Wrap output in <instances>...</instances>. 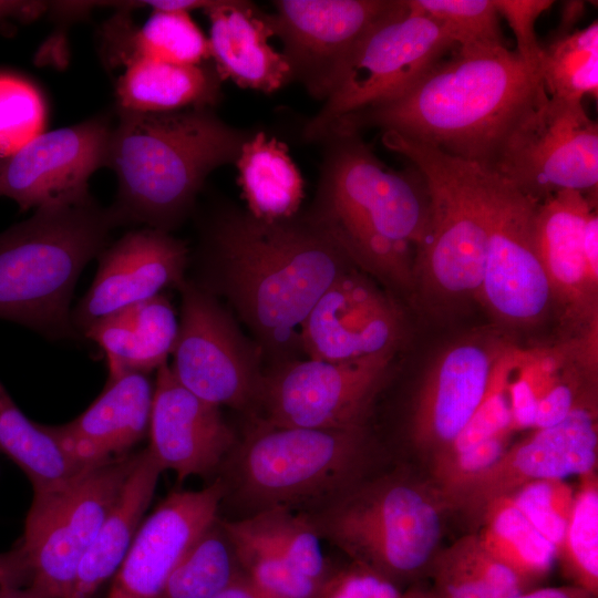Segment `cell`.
Segmentation results:
<instances>
[{
    "label": "cell",
    "mask_w": 598,
    "mask_h": 598,
    "mask_svg": "<svg viewBox=\"0 0 598 598\" xmlns=\"http://www.w3.org/2000/svg\"><path fill=\"white\" fill-rule=\"evenodd\" d=\"M99 267L87 292L71 312L82 336L100 319L152 299L167 287H181L188 260L184 241L155 228L133 229L97 256Z\"/></svg>",
    "instance_id": "cell-18"
},
{
    "label": "cell",
    "mask_w": 598,
    "mask_h": 598,
    "mask_svg": "<svg viewBox=\"0 0 598 598\" xmlns=\"http://www.w3.org/2000/svg\"><path fill=\"white\" fill-rule=\"evenodd\" d=\"M517 598H597V596L576 585L545 587L524 591Z\"/></svg>",
    "instance_id": "cell-50"
},
{
    "label": "cell",
    "mask_w": 598,
    "mask_h": 598,
    "mask_svg": "<svg viewBox=\"0 0 598 598\" xmlns=\"http://www.w3.org/2000/svg\"><path fill=\"white\" fill-rule=\"evenodd\" d=\"M509 434L497 435L465 451L432 455L434 492L440 502L492 467L509 446Z\"/></svg>",
    "instance_id": "cell-43"
},
{
    "label": "cell",
    "mask_w": 598,
    "mask_h": 598,
    "mask_svg": "<svg viewBox=\"0 0 598 598\" xmlns=\"http://www.w3.org/2000/svg\"><path fill=\"white\" fill-rule=\"evenodd\" d=\"M394 580L365 566L351 567L330 574L316 598H403Z\"/></svg>",
    "instance_id": "cell-44"
},
{
    "label": "cell",
    "mask_w": 598,
    "mask_h": 598,
    "mask_svg": "<svg viewBox=\"0 0 598 598\" xmlns=\"http://www.w3.org/2000/svg\"><path fill=\"white\" fill-rule=\"evenodd\" d=\"M206 252L214 282L270 351L300 347L303 320L351 261L311 217L268 223L248 213L217 218Z\"/></svg>",
    "instance_id": "cell-2"
},
{
    "label": "cell",
    "mask_w": 598,
    "mask_h": 598,
    "mask_svg": "<svg viewBox=\"0 0 598 598\" xmlns=\"http://www.w3.org/2000/svg\"><path fill=\"white\" fill-rule=\"evenodd\" d=\"M415 13L444 24L457 47H506L494 0H406Z\"/></svg>",
    "instance_id": "cell-38"
},
{
    "label": "cell",
    "mask_w": 598,
    "mask_h": 598,
    "mask_svg": "<svg viewBox=\"0 0 598 598\" xmlns=\"http://www.w3.org/2000/svg\"><path fill=\"white\" fill-rule=\"evenodd\" d=\"M493 172L536 203L563 190L597 198V122L582 102L547 95L509 135Z\"/></svg>",
    "instance_id": "cell-11"
},
{
    "label": "cell",
    "mask_w": 598,
    "mask_h": 598,
    "mask_svg": "<svg viewBox=\"0 0 598 598\" xmlns=\"http://www.w3.org/2000/svg\"><path fill=\"white\" fill-rule=\"evenodd\" d=\"M112 130L111 120L95 116L41 133L0 157V196L25 212L89 195V178L107 165Z\"/></svg>",
    "instance_id": "cell-17"
},
{
    "label": "cell",
    "mask_w": 598,
    "mask_h": 598,
    "mask_svg": "<svg viewBox=\"0 0 598 598\" xmlns=\"http://www.w3.org/2000/svg\"><path fill=\"white\" fill-rule=\"evenodd\" d=\"M403 598H436V596L432 592L426 591H411L403 595Z\"/></svg>",
    "instance_id": "cell-54"
},
{
    "label": "cell",
    "mask_w": 598,
    "mask_h": 598,
    "mask_svg": "<svg viewBox=\"0 0 598 598\" xmlns=\"http://www.w3.org/2000/svg\"><path fill=\"white\" fill-rule=\"evenodd\" d=\"M45 113L42 95L33 84L0 73V157L12 155L43 133Z\"/></svg>",
    "instance_id": "cell-40"
},
{
    "label": "cell",
    "mask_w": 598,
    "mask_h": 598,
    "mask_svg": "<svg viewBox=\"0 0 598 598\" xmlns=\"http://www.w3.org/2000/svg\"><path fill=\"white\" fill-rule=\"evenodd\" d=\"M382 143L406 158L429 189L430 224L416 255L415 281L441 301L478 296L498 175L390 131Z\"/></svg>",
    "instance_id": "cell-6"
},
{
    "label": "cell",
    "mask_w": 598,
    "mask_h": 598,
    "mask_svg": "<svg viewBox=\"0 0 598 598\" xmlns=\"http://www.w3.org/2000/svg\"><path fill=\"white\" fill-rule=\"evenodd\" d=\"M120 221L89 194L45 205L0 233V319L50 339L78 338L70 303L80 274Z\"/></svg>",
    "instance_id": "cell-5"
},
{
    "label": "cell",
    "mask_w": 598,
    "mask_h": 598,
    "mask_svg": "<svg viewBox=\"0 0 598 598\" xmlns=\"http://www.w3.org/2000/svg\"><path fill=\"white\" fill-rule=\"evenodd\" d=\"M215 598H276L255 585L243 571Z\"/></svg>",
    "instance_id": "cell-49"
},
{
    "label": "cell",
    "mask_w": 598,
    "mask_h": 598,
    "mask_svg": "<svg viewBox=\"0 0 598 598\" xmlns=\"http://www.w3.org/2000/svg\"><path fill=\"white\" fill-rule=\"evenodd\" d=\"M536 208V202L498 175L478 296L511 324L538 319L554 296L538 254Z\"/></svg>",
    "instance_id": "cell-15"
},
{
    "label": "cell",
    "mask_w": 598,
    "mask_h": 598,
    "mask_svg": "<svg viewBox=\"0 0 598 598\" xmlns=\"http://www.w3.org/2000/svg\"><path fill=\"white\" fill-rule=\"evenodd\" d=\"M456 47L444 24L400 0L359 40L334 90L305 127V137L322 140L338 120L403 96Z\"/></svg>",
    "instance_id": "cell-9"
},
{
    "label": "cell",
    "mask_w": 598,
    "mask_h": 598,
    "mask_svg": "<svg viewBox=\"0 0 598 598\" xmlns=\"http://www.w3.org/2000/svg\"><path fill=\"white\" fill-rule=\"evenodd\" d=\"M204 10L210 22V59L221 80L264 93L292 80L285 55L268 43L275 35L268 14L240 0L213 1Z\"/></svg>",
    "instance_id": "cell-24"
},
{
    "label": "cell",
    "mask_w": 598,
    "mask_h": 598,
    "mask_svg": "<svg viewBox=\"0 0 598 598\" xmlns=\"http://www.w3.org/2000/svg\"><path fill=\"white\" fill-rule=\"evenodd\" d=\"M394 352L350 361H288L262 374L258 420L308 429L364 427Z\"/></svg>",
    "instance_id": "cell-12"
},
{
    "label": "cell",
    "mask_w": 598,
    "mask_h": 598,
    "mask_svg": "<svg viewBox=\"0 0 598 598\" xmlns=\"http://www.w3.org/2000/svg\"><path fill=\"white\" fill-rule=\"evenodd\" d=\"M221 523L229 533L265 546L319 582L330 575L321 538L301 512L278 507Z\"/></svg>",
    "instance_id": "cell-33"
},
{
    "label": "cell",
    "mask_w": 598,
    "mask_h": 598,
    "mask_svg": "<svg viewBox=\"0 0 598 598\" xmlns=\"http://www.w3.org/2000/svg\"><path fill=\"white\" fill-rule=\"evenodd\" d=\"M152 385L147 374L130 372L109 379L99 398L78 417L44 425L64 454L84 466L121 457L148 433Z\"/></svg>",
    "instance_id": "cell-23"
},
{
    "label": "cell",
    "mask_w": 598,
    "mask_h": 598,
    "mask_svg": "<svg viewBox=\"0 0 598 598\" xmlns=\"http://www.w3.org/2000/svg\"><path fill=\"white\" fill-rule=\"evenodd\" d=\"M400 0H278L268 14L283 44L291 79L327 100L354 47Z\"/></svg>",
    "instance_id": "cell-14"
},
{
    "label": "cell",
    "mask_w": 598,
    "mask_h": 598,
    "mask_svg": "<svg viewBox=\"0 0 598 598\" xmlns=\"http://www.w3.org/2000/svg\"><path fill=\"white\" fill-rule=\"evenodd\" d=\"M364 427L308 429L257 420L233 463L237 495L252 509L313 511L363 480Z\"/></svg>",
    "instance_id": "cell-7"
},
{
    "label": "cell",
    "mask_w": 598,
    "mask_h": 598,
    "mask_svg": "<svg viewBox=\"0 0 598 598\" xmlns=\"http://www.w3.org/2000/svg\"><path fill=\"white\" fill-rule=\"evenodd\" d=\"M443 509L434 489L391 474L363 478L303 514L320 538L352 563L394 580L432 560L442 535Z\"/></svg>",
    "instance_id": "cell-8"
},
{
    "label": "cell",
    "mask_w": 598,
    "mask_h": 598,
    "mask_svg": "<svg viewBox=\"0 0 598 598\" xmlns=\"http://www.w3.org/2000/svg\"><path fill=\"white\" fill-rule=\"evenodd\" d=\"M598 434L596 413L585 401L557 425L536 430L508 446L481 475L441 501L444 509H458L477 519L497 498L542 480H565L596 471Z\"/></svg>",
    "instance_id": "cell-16"
},
{
    "label": "cell",
    "mask_w": 598,
    "mask_h": 598,
    "mask_svg": "<svg viewBox=\"0 0 598 598\" xmlns=\"http://www.w3.org/2000/svg\"><path fill=\"white\" fill-rule=\"evenodd\" d=\"M310 216L359 264L396 286L415 282V259L430 224V195L412 165L393 169L357 132L329 134Z\"/></svg>",
    "instance_id": "cell-3"
},
{
    "label": "cell",
    "mask_w": 598,
    "mask_h": 598,
    "mask_svg": "<svg viewBox=\"0 0 598 598\" xmlns=\"http://www.w3.org/2000/svg\"><path fill=\"white\" fill-rule=\"evenodd\" d=\"M0 453L25 473L33 494L56 491L87 468L68 457L43 424L29 420L1 382Z\"/></svg>",
    "instance_id": "cell-30"
},
{
    "label": "cell",
    "mask_w": 598,
    "mask_h": 598,
    "mask_svg": "<svg viewBox=\"0 0 598 598\" xmlns=\"http://www.w3.org/2000/svg\"><path fill=\"white\" fill-rule=\"evenodd\" d=\"M431 563L436 598H517L526 591L516 575L486 550L476 533L435 553Z\"/></svg>",
    "instance_id": "cell-31"
},
{
    "label": "cell",
    "mask_w": 598,
    "mask_h": 598,
    "mask_svg": "<svg viewBox=\"0 0 598 598\" xmlns=\"http://www.w3.org/2000/svg\"><path fill=\"white\" fill-rule=\"evenodd\" d=\"M213 1L204 0H162V1H142L138 4L153 8V11H184L189 12L193 9L206 8Z\"/></svg>",
    "instance_id": "cell-52"
},
{
    "label": "cell",
    "mask_w": 598,
    "mask_h": 598,
    "mask_svg": "<svg viewBox=\"0 0 598 598\" xmlns=\"http://www.w3.org/2000/svg\"><path fill=\"white\" fill-rule=\"evenodd\" d=\"M148 451L179 482L213 475L235 448L236 437L218 406L185 389L164 363L157 369Z\"/></svg>",
    "instance_id": "cell-21"
},
{
    "label": "cell",
    "mask_w": 598,
    "mask_h": 598,
    "mask_svg": "<svg viewBox=\"0 0 598 598\" xmlns=\"http://www.w3.org/2000/svg\"><path fill=\"white\" fill-rule=\"evenodd\" d=\"M137 453L90 466L65 486L33 494L21 545L30 585L49 598H70L80 564L116 502Z\"/></svg>",
    "instance_id": "cell-10"
},
{
    "label": "cell",
    "mask_w": 598,
    "mask_h": 598,
    "mask_svg": "<svg viewBox=\"0 0 598 598\" xmlns=\"http://www.w3.org/2000/svg\"><path fill=\"white\" fill-rule=\"evenodd\" d=\"M597 198L579 192L555 193L536 208V240L540 261L553 295L575 307L585 308L594 300L597 276L585 252V227Z\"/></svg>",
    "instance_id": "cell-25"
},
{
    "label": "cell",
    "mask_w": 598,
    "mask_h": 598,
    "mask_svg": "<svg viewBox=\"0 0 598 598\" xmlns=\"http://www.w3.org/2000/svg\"><path fill=\"white\" fill-rule=\"evenodd\" d=\"M0 598H49L39 588L28 585L27 587L10 588L0 595Z\"/></svg>",
    "instance_id": "cell-53"
},
{
    "label": "cell",
    "mask_w": 598,
    "mask_h": 598,
    "mask_svg": "<svg viewBox=\"0 0 598 598\" xmlns=\"http://www.w3.org/2000/svg\"><path fill=\"white\" fill-rule=\"evenodd\" d=\"M240 571L218 517L175 567L157 598H215Z\"/></svg>",
    "instance_id": "cell-35"
},
{
    "label": "cell",
    "mask_w": 598,
    "mask_h": 598,
    "mask_svg": "<svg viewBox=\"0 0 598 598\" xmlns=\"http://www.w3.org/2000/svg\"><path fill=\"white\" fill-rule=\"evenodd\" d=\"M177 334L176 312L158 295L100 319L83 337L104 351L112 379L130 372L147 374L167 363Z\"/></svg>",
    "instance_id": "cell-26"
},
{
    "label": "cell",
    "mask_w": 598,
    "mask_h": 598,
    "mask_svg": "<svg viewBox=\"0 0 598 598\" xmlns=\"http://www.w3.org/2000/svg\"><path fill=\"white\" fill-rule=\"evenodd\" d=\"M539 74L549 97L582 102L598 93V23L550 38L542 47Z\"/></svg>",
    "instance_id": "cell-34"
},
{
    "label": "cell",
    "mask_w": 598,
    "mask_h": 598,
    "mask_svg": "<svg viewBox=\"0 0 598 598\" xmlns=\"http://www.w3.org/2000/svg\"><path fill=\"white\" fill-rule=\"evenodd\" d=\"M586 4L584 1L564 2L559 24L551 33V38L568 34L575 30L577 22L585 13Z\"/></svg>",
    "instance_id": "cell-51"
},
{
    "label": "cell",
    "mask_w": 598,
    "mask_h": 598,
    "mask_svg": "<svg viewBox=\"0 0 598 598\" xmlns=\"http://www.w3.org/2000/svg\"><path fill=\"white\" fill-rule=\"evenodd\" d=\"M547 96L507 47H456L403 96L349 114L331 133L381 128L489 171L513 131Z\"/></svg>",
    "instance_id": "cell-1"
},
{
    "label": "cell",
    "mask_w": 598,
    "mask_h": 598,
    "mask_svg": "<svg viewBox=\"0 0 598 598\" xmlns=\"http://www.w3.org/2000/svg\"><path fill=\"white\" fill-rule=\"evenodd\" d=\"M476 533L486 550L509 568L524 588L543 578L557 558L556 547L524 516L511 496L489 503Z\"/></svg>",
    "instance_id": "cell-32"
},
{
    "label": "cell",
    "mask_w": 598,
    "mask_h": 598,
    "mask_svg": "<svg viewBox=\"0 0 598 598\" xmlns=\"http://www.w3.org/2000/svg\"><path fill=\"white\" fill-rule=\"evenodd\" d=\"M395 303L362 276L344 271L312 307L300 328L308 358L350 361L395 352L402 336Z\"/></svg>",
    "instance_id": "cell-19"
},
{
    "label": "cell",
    "mask_w": 598,
    "mask_h": 598,
    "mask_svg": "<svg viewBox=\"0 0 598 598\" xmlns=\"http://www.w3.org/2000/svg\"><path fill=\"white\" fill-rule=\"evenodd\" d=\"M581 402L577 398L575 384L558 377L537 402L533 429L557 425Z\"/></svg>",
    "instance_id": "cell-46"
},
{
    "label": "cell",
    "mask_w": 598,
    "mask_h": 598,
    "mask_svg": "<svg viewBox=\"0 0 598 598\" xmlns=\"http://www.w3.org/2000/svg\"><path fill=\"white\" fill-rule=\"evenodd\" d=\"M558 557L573 585L598 595V481L595 472L581 476Z\"/></svg>",
    "instance_id": "cell-37"
},
{
    "label": "cell",
    "mask_w": 598,
    "mask_h": 598,
    "mask_svg": "<svg viewBox=\"0 0 598 598\" xmlns=\"http://www.w3.org/2000/svg\"><path fill=\"white\" fill-rule=\"evenodd\" d=\"M221 477L198 491H176L141 524L106 598H157L199 536L218 518Z\"/></svg>",
    "instance_id": "cell-20"
},
{
    "label": "cell",
    "mask_w": 598,
    "mask_h": 598,
    "mask_svg": "<svg viewBox=\"0 0 598 598\" xmlns=\"http://www.w3.org/2000/svg\"><path fill=\"white\" fill-rule=\"evenodd\" d=\"M235 163L248 214L268 223L296 216L303 179L286 144L258 132L244 142Z\"/></svg>",
    "instance_id": "cell-29"
},
{
    "label": "cell",
    "mask_w": 598,
    "mask_h": 598,
    "mask_svg": "<svg viewBox=\"0 0 598 598\" xmlns=\"http://www.w3.org/2000/svg\"><path fill=\"white\" fill-rule=\"evenodd\" d=\"M182 291L178 334L169 365L189 392L216 406L256 404L262 374L259 353L209 290L193 282Z\"/></svg>",
    "instance_id": "cell-13"
},
{
    "label": "cell",
    "mask_w": 598,
    "mask_h": 598,
    "mask_svg": "<svg viewBox=\"0 0 598 598\" xmlns=\"http://www.w3.org/2000/svg\"><path fill=\"white\" fill-rule=\"evenodd\" d=\"M117 113L106 166L117 178L111 207L121 225L172 229L193 207L206 177L235 163L249 137L223 122L212 107Z\"/></svg>",
    "instance_id": "cell-4"
},
{
    "label": "cell",
    "mask_w": 598,
    "mask_h": 598,
    "mask_svg": "<svg viewBox=\"0 0 598 598\" xmlns=\"http://www.w3.org/2000/svg\"><path fill=\"white\" fill-rule=\"evenodd\" d=\"M48 8L44 2L39 1H12L0 0V24L13 19L21 22H29L37 19Z\"/></svg>",
    "instance_id": "cell-48"
},
{
    "label": "cell",
    "mask_w": 598,
    "mask_h": 598,
    "mask_svg": "<svg viewBox=\"0 0 598 598\" xmlns=\"http://www.w3.org/2000/svg\"><path fill=\"white\" fill-rule=\"evenodd\" d=\"M163 471L148 451L136 463L84 555L70 598H90L115 575L142 524Z\"/></svg>",
    "instance_id": "cell-27"
},
{
    "label": "cell",
    "mask_w": 598,
    "mask_h": 598,
    "mask_svg": "<svg viewBox=\"0 0 598 598\" xmlns=\"http://www.w3.org/2000/svg\"><path fill=\"white\" fill-rule=\"evenodd\" d=\"M116 81L117 110L168 113L212 107L219 99L220 81L215 66L182 65L137 58L128 60Z\"/></svg>",
    "instance_id": "cell-28"
},
{
    "label": "cell",
    "mask_w": 598,
    "mask_h": 598,
    "mask_svg": "<svg viewBox=\"0 0 598 598\" xmlns=\"http://www.w3.org/2000/svg\"><path fill=\"white\" fill-rule=\"evenodd\" d=\"M127 40L120 51L123 63L145 58L182 65H198L210 58L209 41L184 11H153L138 30L124 24Z\"/></svg>",
    "instance_id": "cell-36"
},
{
    "label": "cell",
    "mask_w": 598,
    "mask_h": 598,
    "mask_svg": "<svg viewBox=\"0 0 598 598\" xmlns=\"http://www.w3.org/2000/svg\"><path fill=\"white\" fill-rule=\"evenodd\" d=\"M511 367V362L498 361L488 390L476 412L456 437L446 447L436 453L465 451L492 437L513 431L508 399Z\"/></svg>",
    "instance_id": "cell-42"
},
{
    "label": "cell",
    "mask_w": 598,
    "mask_h": 598,
    "mask_svg": "<svg viewBox=\"0 0 598 598\" xmlns=\"http://www.w3.org/2000/svg\"><path fill=\"white\" fill-rule=\"evenodd\" d=\"M499 358L474 340L446 349L419 391L412 415L414 444L432 455L446 447L483 401Z\"/></svg>",
    "instance_id": "cell-22"
},
{
    "label": "cell",
    "mask_w": 598,
    "mask_h": 598,
    "mask_svg": "<svg viewBox=\"0 0 598 598\" xmlns=\"http://www.w3.org/2000/svg\"><path fill=\"white\" fill-rule=\"evenodd\" d=\"M530 524L560 550L573 509L575 492L564 480L526 484L509 495Z\"/></svg>",
    "instance_id": "cell-41"
},
{
    "label": "cell",
    "mask_w": 598,
    "mask_h": 598,
    "mask_svg": "<svg viewBox=\"0 0 598 598\" xmlns=\"http://www.w3.org/2000/svg\"><path fill=\"white\" fill-rule=\"evenodd\" d=\"M31 582V569L22 545L0 553V595Z\"/></svg>",
    "instance_id": "cell-47"
},
{
    "label": "cell",
    "mask_w": 598,
    "mask_h": 598,
    "mask_svg": "<svg viewBox=\"0 0 598 598\" xmlns=\"http://www.w3.org/2000/svg\"><path fill=\"white\" fill-rule=\"evenodd\" d=\"M226 532L233 542L241 571L259 588L276 598L317 597L322 582L303 575L265 546Z\"/></svg>",
    "instance_id": "cell-39"
},
{
    "label": "cell",
    "mask_w": 598,
    "mask_h": 598,
    "mask_svg": "<svg viewBox=\"0 0 598 598\" xmlns=\"http://www.w3.org/2000/svg\"><path fill=\"white\" fill-rule=\"evenodd\" d=\"M549 0H494L499 16H503L515 34L519 58L539 73L542 47L536 38L537 18L553 6Z\"/></svg>",
    "instance_id": "cell-45"
}]
</instances>
